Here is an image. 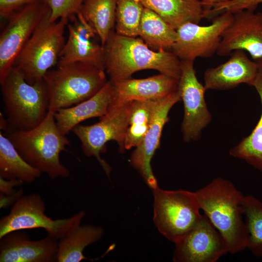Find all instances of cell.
<instances>
[{"instance_id": "484cf974", "label": "cell", "mask_w": 262, "mask_h": 262, "mask_svg": "<svg viewBox=\"0 0 262 262\" xmlns=\"http://www.w3.org/2000/svg\"><path fill=\"white\" fill-rule=\"evenodd\" d=\"M117 0H84L80 12L95 30L102 46L115 24Z\"/></svg>"}, {"instance_id": "8fae6325", "label": "cell", "mask_w": 262, "mask_h": 262, "mask_svg": "<svg viewBox=\"0 0 262 262\" xmlns=\"http://www.w3.org/2000/svg\"><path fill=\"white\" fill-rule=\"evenodd\" d=\"M233 13L226 11L207 26L188 22L177 31V37L171 49L181 60L194 61L196 58H209L219 47L222 34L231 23Z\"/></svg>"}, {"instance_id": "4fadbf2b", "label": "cell", "mask_w": 262, "mask_h": 262, "mask_svg": "<svg viewBox=\"0 0 262 262\" xmlns=\"http://www.w3.org/2000/svg\"><path fill=\"white\" fill-rule=\"evenodd\" d=\"M175 244L176 262H215L228 253L223 236L205 214Z\"/></svg>"}, {"instance_id": "cb8c5ba5", "label": "cell", "mask_w": 262, "mask_h": 262, "mask_svg": "<svg viewBox=\"0 0 262 262\" xmlns=\"http://www.w3.org/2000/svg\"><path fill=\"white\" fill-rule=\"evenodd\" d=\"M255 61L258 64V70L252 86L260 98L261 115L251 133L231 149L229 154L245 161L262 173V58Z\"/></svg>"}, {"instance_id": "d590c367", "label": "cell", "mask_w": 262, "mask_h": 262, "mask_svg": "<svg viewBox=\"0 0 262 262\" xmlns=\"http://www.w3.org/2000/svg\"><path fill=\"white\" fill-rule=\"evenodd\" d=\"M8 124L7 118H6L3 114H0V128L2 130H6L8 129Z\"/></svg>"}, {"instance_id": "ba28073f", "label": "cell", "mask_w": 262, "mask_h": 262, "mask_svg": "<svg viewBox=\"0 0 262 262\" xmlns=\"http://www.w3.org/2000/svg\"><path fill=\"white\" fill-rule=\"evenodd\" d=\"M45 210V202L38 194L21 196L9 214L0 219V239L13 231L41 228L59 240L80 225L85 214L82 210L69 218L53 220L46 215Z\"/></svg>"}, {"instance_id": "1f68e13d", "label": "cell", "mask_w": 262, "mask_h": 262, "mask_svg": "<svg viewBox=\"0 0 262 262\" xmlns=\"http://www.w3.org/2000/svg\"><path fill=\"white\" fill-rule=\"evenodd\" d=\"M42 0H0L1 17L8 18L18 9L32 3Z\"/></svg>"}, {"instance_id": "9c48e42d", "label": "cell", "mask_w": 262, "mask_h": 262, "mask_svg": "<svg viewBox=\"0 0 262 262\" xmlns=\"http://www.w3.org/2000/svg\"><path fill=\"white\" fill-rule=\"evenodd\" d=\"M131 102L110 107L107 114L100 117L99 122L91 125L79 124L71 131L80 140L84 155L95 157L108 177L112 168L101 158L100 153L106 151L107 143L112 140L118 144L119 151L123 153L125 151L124 141Z\"/></svg>"}, {"instance_id": "603a6c76", "label": "cell", "mask_w": 262, "mask_h": 262, "mask_svg": "<svg viewBox=\"0 0 262 262\" xmlns=\"http://www.w3.org/2000/svg\"><path fill=\"white\" fill-rule=\"evenodd\" d=\"M42 173L21 157L9 138L0 131V177L29 183L33 182Z\"/></svg>"}, {"instance_id": "7402d4cb", "label": "cell", "mask_w": 262, "mask_h": 262, "mask_svg": "<svg viewBox=\"0 0 262 262\" xmlns=\"http://www.w3.org/2000/svg\"><path fill=\"white\" fill-rule=\"evenodd\" d=\"M103 233L101 227L89 224L79 225L58 240L57 262H80L87 259L83 254L84 248L99 241Z\"/></svg>"}, {"instance_id": "3957f363", "label": "cell", "mask_w": 262, "mask_h": 262, "mask_svg": "<svg viewBox=\"0 0 262 262\" xmlns=\"http://www.w3.org/2000/svg\"><path fill=\"white\" fill-rule=\"evenodd\" d=\"M6 135L27 163L51 179L69 177L60 155L66 151L70 141L59 129L54 112L48 111L41 122L32 129L9 131Z\"/></svg>"}, {"instance_id": "5bb4252c", "label": "cell", "mask_w": 262, "mask_h": 262, "mask_svg": "<svg viewBox=\"0 0 262 262\" xmlns=\"http://www.w3.org/2000/svg\"><path fill=\"white\" fill-rule=\"evenodd\" d=\"M254 11L245 9L233 13L231 23L222 34L218 55L226 56L242 50L254 61L262 58V12Z\"/></svg>"}, {"instance_id": "5b68a950", "label": "cell", "mask_w": 262, "mask_h": 262, "mask_svg": "<svg viewBox=\"0 0 262 262\" xmlns=\"http://www.w3.org/2000/svg\"><path fill=\"white\" fill-rule=\"evenodd\" d=\"M43 80L49 95V111L54 113L90 98L108 81L104 70L83 63L57 65L47 72Z\"/></svg>"}, {"instance_id": "ffe728a7", "label": "cell", "mask_w": 262, "mask_h": 262, "mask_svg": "<svg viewBox=\"0 0 262 262\" xmlns=\"http://www.w3.org/2000/svg\"><path fill=\"white\" fill-rule=\"evenodd\" d=\"M113 94V84L108 80L101 89L90 98L73 106L61 108L54 113L56 124L66 135L81 122L89 118L105 115Z\"/></svg>"}, {"instance_id": "6da1fadb", "label": "cell", "mask_w": 262, "mask_h": 262, "mask_svg": "<svg viewBox=\"0 0 262 262\" xmlns=\"http://www.w3.org/2000/svg\"><path fill=\"white\" fill-rule=\"evenodd\" d=\"M103 48L105 70L112 82L129 79L144 69L180 78L181 62L177 55L168 50H153L141 38L122 35L114 30Z\"/></svg>"}, {"instance_id": "f1b7e54d", "label": "cell", "mask_w": 262, "mask_h": 262, "mask_svg": "<svg viewBox=\"0 0 262 262\" xmlns=\"http://www.w3.org/2000/svg\"><path fill=\"white\" fill-rule=\"evenodd\" d=\"M144 7L139 0H117L115 32L126 36H138Z\"/></svg>"}, {"instance_id": "277c9868", "label": "cell", "mask_w": 262, "mask_h": 262, "mask_svg": "<svg viewBox=\"0 0 262 262\" xmlns=\"http://www.w3.org/2000/svg\"><path fill=\"white\" fill-rule=\"evenodd\" d=\"M0 85L9 132L32 129L44 119L49 98L43 80L30 84L12 67Z\"/></svg>"}, {"instance_id": "e0dca14e", "label": "cell", "mask_w": 262, "mask_h": 262, "mask_svg": "<svg viewBox=\"0 0 262 262\" xmlns=\"http://www.w3.org/2000/svg\"><path fill=\"white\" fill-rule=\"evenodd\" d=\"M58 248V240L49 235L33 241L26 232L13 231L0 239V262H57Z\"/></svg>"}, {"instance_id": "7a4b0ae2", "label": "cell", "mask_w": 262, "mask_h": 262, "mask_svg": "<svg viewBox=\"0 0 262 262\" xmlns=\"http://www.w3.org/2000/svg\"><path fill=\"white\" fill-rule=\"evenodd\" d=\"M194 192L200 209L224 239L228 253L247 248L248 232L242 207L244 195L222 178H215Z\"/></svg>"}, {"instance_id": "d6986e66", "label": "cell", "mask_w": 262, "mask_h": 262, "mask_svg": "<svg viewBox=\"0 0 262 262\" xmlns=\"http://www.w3.org/2000/svg\"><path fill=\"white\" fill-rule=\"evenodd\" d=\"M229 55L226 62L205 70L206 90L229 89L242 83L253 85L258 73L257 63L251 60L244 50H236Z\"/></svg>"}, {"instance_id": "30bf717a", "label": "cell", "mask_w": 262, "mask_h": 262, "mask_svg": "<svg viewBox=\"0 0 262 262\" xmlns=\"http://www.w3.org/2000/svg\"><path fill=\"white\" fill-rule=\"evenodd\" d=\"M50 10L42 0L13 12L0 34V83L5 79L19 53L34 30Z\"/></svg>"}, {"instance_id": "8992f818", "label": "cell", "mask_w": 262, "mask_h": 262, "mask_svg": "<svg viewBox=\"0 0 262 262\" xmlns=\"http://www.w3.org/2000/svg\"><path fill=\"white\" fill-rule=\"evenodd\" d=\"M50 9L24 45L13 66L30 84L43 80L47 72L57 65L66 42L65 30L68 19L62 18L58 21L50 22Z\"/></svg>"}, {"instance_id": "e575fe53", "label": "cell", "mask_w": 262, "mask_h": 262, "mask_svg": "<svg viewBox=\"0 0 262 262\" xmlns=\"http://www.w3.org/2000/svg\"><path fill=\"white\" fill-rule=\"evenodd\" d=\"M231 0H201L204 18L205 15L209 12L213 7L214 5L217 4L225 2Z\"/></svg>"}, {"instance_id": "2e32d148", "label": "cell", "mask_w": 262, "mask_h": 262, "mask_svg": "<svg viewBox=\"0 0 262 262\" xmlns=\"http://www.w3.org/2000/svg\"><path fill=\"white\" fill-rule=\"evenodd\" d=\"M181 100L178 90L158 100L150 128L142 141L135 147L130 158L131 164L139 173L152 190L157 188V180L152 170L151 161L159 147L164 125L169 121L168 113L173 106Z\"/></svg>"}, {"instance_id": "836d02e7", "label": "cell", "mask_w": 262, "mask_h": 262, "mask_svg": "<svg viewBox=\"0 0 262 262\" xmlns=\"http://www.w3.org/2000/svg\"><path fill=\"white\" fill-rule=\"evenodd\" d=\"M23 190L20 189L11 196H4L0 194V208L6 207L11 203H15L19 197L22 196Z\"/></svg>"}, {"instance_id": "52a82bcc", "label": "cell", "mask_w": 262, "mask_h": 262, "mask_svg": "<svg viewBox=\"0 0 262 262\" xmlns=\"http://www.w3.org/2000/svg\"><path fill=\"white\" fill-rule=\"evenodd\" d=\"M153 221L159 232L175 243L198 221L202 214L195 192L185 190H153Z\"/></svg>"}, {"instance_id": "9a60e30c", "label": "cell", "mask_w": 262, "mask_h": 262, "mask_svg": "<svg viewBox=\"0 0 262 262\" xmlns=\"http://www.w3.org/2000/svg\"><path fill=\"white\" fill-rule=\"evenodd\" d=\"M68 19L71 22H68L66 26L68 38L57 65L83 63L105 70L104 48L95 41L98 36L94 29L80 12Z\"/></svg>"}, {"instance_id": "4dcf8cb0", "label": "cell", "mask_w": 262, "mask_h": 262, "mask_svg": "<svg viewBox=\"0 0 262 262\" xmlns=\"http://www.w3.org/2000/svg\"><path fill=\"white\" fill-rule=\"evenodd\" d=\"M261 3L262 0H231L215 4L210 11L209 14L213 16L226 11L234 13L245 9L255 10L258 4Z\"/></svg>"}, {"instance_id": "d4e9b609", "label": "cell", "mask_w": 262, "mask_h": 262, "mask_svg": "<svg viewBox=\"0 0 262 262\" xmlns=\"http://www.w3.org/2000/svg\"><path fill=\"white\" fill-rule=\"evenodd\" d=\"M156 50L171 49L177 37V31L150 9L144 7L139 28V35Z\"/></svg>"}, {"instance_id": "83f0119b", "label": "cell", "mask_w": 262, "mask_h": 262, "mask_svg": "<svg viewBox=\"0 0 262 262\" xmlns=\"http://www.w3.org/2000/svg\"><path fill=\"white\" fill-rule=\"evenodd\" d=\"M242 207L248 232L247 248L255 256L262 257V202L253 196H244Z\"/></svg>"}, {"instance_id": "7c38bea8", "label": "cell", "mask_w": 262, "mask_h": 262, "mask_svg": "<svg viewBox=\"0 0 262 262\" xmlns=\"http://www.w3.org/2000/svg\"><path fill=\"white\" fill-rule=\"evenodd\" d=\"M178 91L184 105L181 130L186 142L198 140L201 131L210 122L211 115L205 99L206 91L198 80L193 61H181Z\"/></svg>"}, {"instance_id": "44dd1931", "label": "cell", "mask_w": 262, "mask_h": 262, "mask_svg": "<svg viewBox=\"0 0 262 262\" xmlns=\"http://www.w3.org/2000/svg\"><path fill=\"white\" fill-rule=\"evenodd\" d=\"M144 7L158 15L174 29L192 22L199 24L204 18L199 0H139Z\"/></svg>"}, {"instance_id": "ac0fdd59", "label": "cell", "mask_w": 262, "mask_h": 262, "mask_svg": "<svg viewBox=\"0 0 262 262\" xmlns=\"http://www.w3.org/2000/svg\"><path fill=\"white\" fill-rule=\"evenodd\" d=\"M179 80L160 73L145 79L111 82L113 94L109 107L133 100H158L178 90ZM109 109V108H108Z\"/></svg>"}, {"instance_id": "f546056e", "label": "cell", "mask_w": 262, "mask_h": 262, "mask_svg": "<svg viewBox=\"0 0 262 262\" xmlns=\"http://www.w3.org/2000/svg\"><path fill=\"white\" fill-rule=\"evenodd\" d=\"M50 11V21L62 18L68 19L80 11L84 0H45Z\"/></svg>"}, {"instance_id": "d6a6232c", "label": "cell", "mask_w": 262, "mask_h": 262, "mask_svg": "<svg viewBox=\"0 0 262 262\" xmlns=\"http://www.w3.org/2000/svg\"><path fill=\"white\" fill-rule=\"evenodd\" d=\"M24 183L18 180H6L0 177V194L4 196H11L16 192L14 187L22 185Z\"/></svg>"}, {"instance_id": "4316f807", "label": "cell", "mask_w": 262, "mask_h": 262, "mask_svg": "<svg viewBox=\"0 0 262 262\" xmlns=\"http://www.w3.org/2000/svg\"><path fill=\"white\" fill-rule=\"evenodd\" d=\"M158 100L131 101L125 150L136 147L142 141L151 124Z\"/></svg>"}]
</instances>
